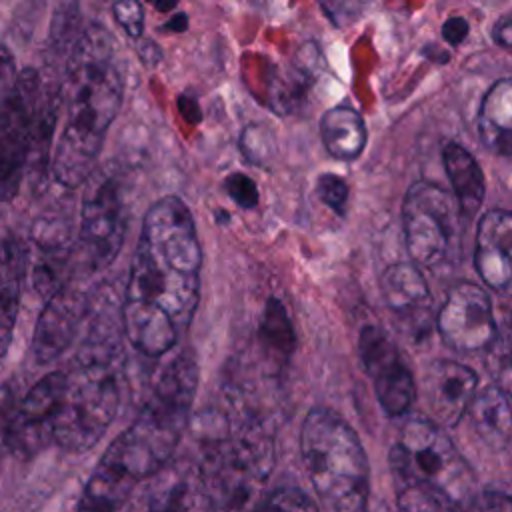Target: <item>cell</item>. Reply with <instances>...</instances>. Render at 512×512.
<instances>
[{"instance_id": "5bb4252c", "label": "cell", "mask_w": 512, "mask_h": 512, "mask_svg": "<svg viewBox=\"0 0 512 512\" xmlns=\"http://www.w3.org/2000/svg\"><path fill=\"white\" fill-rule=\"evenodd\" d=\"M32 284L48 298L54 294L72 272V226L70 214L66 210H52L42 214L32 226Z\"/></svg>"}, {"instance_id": "ba28073f", "label": "cell", "mask_w": 512, "mask_h": 512, "mask_svg": "<svg viewBox=\"0 0 512 512\" xmlns=\"http://www.w3.org/2000/svg\"><path fill=\"white\" fill-rule=\"evenodd\" d=\"M128 180L114 166L94 168L86 178L72 272L92 276L112 264L128 228ZM70 272V274H72Z\"/></svg>"}, {"instance_id": "e575fe53", "label": "cell", "mask_w": 512, "mask_h": 512, "mask_svg": "<svg viewBox=\"0 0 512 512\" xmlns=\"http://www.w3.org/2000/svg\"><path fill=\"white\" fill-rule=\"evenodd\" d=\"M140 56H142V60H144L146 64H156V60L160 58V50H158L156 44L148 42L146 46L140 48Z\"/></svg>"}, {"instance_id": "ffe728a7", "label": "cell", "mask_w": 512, "mask_h": 512, "mask_svg": "<svg viewBox=\"0 0 512 512\" xmlns=\"http://www.w3.org/2000/svg\"><path fill=\"white\" fill-rule=\"evenodd\" d=\"M470 420L476 434L490 446L502 448L512 438V396L498 384L476 392L470 408Z\"/></svg>"}, {"instance_id": "7a4b0ae2", "label": "cell", "mask_w": 512, "mask_h": 512, "mask_svg": "<svg viewBox=\"0 0 512 512\" xmlns=\"http://www.w3.org/2000/svg\"><path fill=\"white\" fill-rule=\"evenodd\" d=\"M196 386V358L190 350H182L162 366L134 422L102 454L78 508H120L140 480L164 470L186 430Z\"/></svg>"}, {"instance_id": "e0dca14e", "label": "cell", "mask_w": 512, "mask_h": 512, "mask_svg": "<svg viewBox=\"0 0 512 512\" xmlns=\"http://www.w3.org/2000/svg\"><path fill=\"white\" fill-rule=\"evenodd\" d=\"M474 264L490 288L512 286V212L490 210L480 218Z\"/></svg>"}, {"instance_id": "44dd1931", "label": "cell", "mask_w": 512, "mask_h": 512, "mask_svg": "<svg viewBox=\"0 0 512 512\" xmlns=\"http://www.w3.org/2000/svg\"><path fill=\"white\" fill-rule=\"evenodd\" d=\"M324 148L336 160H356L366 144V126L362 116L350 106H334L320 120Z\"/></svg>"}, {"instance_id": "484cf974", "label": "cell", "mask_w": 512, "mask_h": 512, "mask_svg": "<svg viewBox=\"0 0 512 512\" xmlns=\"http://www.w3.org/2000/svg\"><path fill=\"white\" fill-rule=\"evenodd\" d=\"M318 198L338 214H344L348 202V184L336 174H322L316 180Z\"/></svg>"}, {"instance_id": "7c38bea8", "label": "cell", "mask_w": 512, "mask_h": 512, "mask_svg": "<svg viewBox=\"0 0 512 512\" xmlns=\"http://www.w3.org/2000/svg\"><path fill=\"white\" fill-rule=\"evenodd\" d=\"M84 278L88 276L72 272L68 280L46 298L32 338V354L38 364H48L66 352L86 320L92 294Z\"/></svg>"}, {"instance_id": "30bf717a", "label": "cell", "mask_w": 512, "mask_h": 512, "mask_svg": "<svg viewBox=\"0 0 512 512\" xmlns=\"http://www.w3.org/2000/svg\"><path fill=\"white\" fill-rule=\"evenodd\" d=\"M458 200L438 184L414 182L402 204V224L408 254L416 264L442 262L456 240Z\"/></svg>"}, {"instance_id": "d6986e66", "label": "cell", "mask_w": 512, "mask_h": 512, "mask_svg": "<svg viewBox=\"0 0 512 512\" xmlns=\"http://www.w3.org/2000/svg\"><path fill=\"white\" fill-rule=\"evenodd\" d=\"M478 132L490 152L512 160V78L498 80L486 92L480 104Z\"/></svg>"}, {"instance_id": "2e32d148", "label": "cell", "mask_w": 512, "mask_h": 512, "mask_svg": "<svg viewBox=\"0 0 512 512\" xmlns=\"http://www.w3.org/2000/svg\"><path fill=\"white\" fill-rule=\"evenodd\" d=\"M478 390L472 368L454 360H434L424 372V394L428 408L442 428H452L468 412Z\"/></svg>"}, {"instance_id": "8fae6325", "label": "cell", "mask_w": 512, "mask_h": 512, "mask_svg": "<svg viewBox=\"0 0 512 512\" xmlns=\"http://www.w3.org/2000/svg\"><path fill=\"white\" fill-rule=\"evenodd\" d=\"M436 328L446 346L456 352H480L496 342L492 302L484 288L464 282L452 288L438 310Z\"/></svg>"}, {"instance_id": "9c48e42d", "label": "cell", "mask_w": 512, "mask_h": 512, "mask_svg": "<svg viewBox=\"0 0 512 512\" xmlns=\"http://www.w3.org/2000/svg\"><path fill=\"white\" fill-rule=\"evenodd\" d=\"M64 384L66 370L46 372L28 388L18 378L0 384V456L30 458L52 442Z\"/></svg>"}, {"instance_id": "836d02e7", "label": "cell", "mask_w": 512, "mask_h": 512, "mask_svg": "<svg viewBox=\"0 0 512 512\" xmlns=\"http://www.w3.org/2000/svg\"><path fill=\"white\" fill-rule=\"evenodd\" d=\"M492 36H494V42H496L498 46H502L504 50L512 52V12L506 14V16H502V18L496 22Z\"/></svg>"}, {"instance_id": "5b68a950", "label": "cell", "mask_w": 512, "mask_h": 512, "mask_svg": "<svg viewBox=\"0 0 512 512\" xmlns=\"http://www.w3.org/2000/svg\"><path fill=\"white\" fill-rule=\"evenodd\" d=\"M122 340L84 338L54 418L52 442L68 452L92 448L120 408Z\"/></svg>"}, {"instance_id": "74e56055", "label": "cell", "mask_w": 512, "mask_h": 512, "mask_svg": "<svg viewBox=\"0 0 512 512\" xmlns=\"http://www.w3.org/2000/svg\"><path fill=\"white\" fill-rule=\"evenodd\" d=\"M508 338H506V344H508V348H512V316H510V320H508V334H506Z\"/></svg>"}, {"instance_id": "d590c367", "label": "cell", "mask_w": 512, "mask_h": 512, "mask_svg": "<svg viewBox=\"0 0 512 512\" xmlns=\"http://www.w3.org/2000/svg\"><path fill=\"white\" fill-rule=\"evenodd\" d=\"M186 22H188L186 14H184V12H178L174 18H170V20H168V30L182 32V30H186Z\"/></svg>"}, {"instance_id": "8d00e7d4", "label": "cell", "mask_w": 512, "mask_h": 512, "mask_svg": "<svg viewBox=\"0 0 512 512\" xmlns=\"http://www.w3.org/2000/svg\"><path fill=\"white\" fill-rule=\"evenodd\" d=\"M154 4H156V8L160 12H168V10H172L178 4V0H154Z\"/></svg>"}, {"instance_id": "f1b7e54d", "label": "cell", "mask_w": 512, "mask_h": 512, "mask_svg": "<svg viewBox=\"0 0 512 512\" xmlns=\"http://www.w3.org/2000/svg\"><path fill=\"white\" fill-rule=\"evenodd\" d=\"M224 184H226V190H228L230 198L238 206H242V208L256 206L258 190H256V184L248 176H244V174H230Z\"/></svg>"}, {"instance_id": "277c9868", "label": "cell", "mask_w": 512, "mask_h": 512, "mask_svg": "<svg viewBox=\"0 0 512 512\" xmlns=\"http://www.w3.org/2000/svg\"><path fill=\"white\" fill-rule=\"evenodd\" d=\"M390 470L402 510H454L474 498V474L438 422L408 420L390 450Z\"/></svg>"}, {"instance_id": "f35d334b", "label": "cell", "mask_w": 512, "mask_h": 512, "mask_svg": "<svg viewBox=\"0 0 512 512\" xmlns=\"http://www.w3.org/2000/svg\"><path fill=\"white\" fill-rule=\"evenodd\" d=\"M150 2H154V0H150Z\"/></svg>"}, {"instance_id": "3957f363", "label": "cell", "mask_w": 512, "mask_h": 512, "mask_svg": "<svg viewBox=\"0 0 512 512\" xmlns=\"http://www.w3.org/2000/svg\"><path fill=\"white\" fill-rule=\"evenodd\" d=\"M114 36L100 24L80 32L66 58L62 100L64 126L52 152V176L74 190L96 168L104 136L114 122L122 96L124 74Z\"/></svg>"}, {"instance_id": "d4e9b609", "label": "cell", "mask_w": 512, "mask_h": 512, "mask_svg": "<svg viewBox=\"0 0 512 512\" xmlns=\"http://www.w3.org/2000/svg\"><path fill=\"white\" fill-rule=\"evenodd\" d=\"M76 24H78V4L76 0H62L58 10H56V16H54V26H52V42L62 48L70 42V38L78 40V36H74V30H76Z\"/></svg>"}, {"instance_id": "83f0119b", "label": "cell", "mask_w": 512, "mask_h": 512, "mask_svg": "<svg viewBox=\"0 0 512 512\" xmlns=\"http://www.w3.org/2000/svg\"><path fill=\"white\" fill-rule=\"evenodd\" d=\"M262 508H288V510H316L318 506L298 488H280L272 492L262 504Z\"/></svg>"}, {"instance_id": "4dcf8cb0", "label": "cell", "mask_w": 512, "mask_h": 512, "mask_svg": "<svg viewBox=\"0 0 512 512\" xmlns=\"http://www.w3.org/2000/svg\"><path fill=\"white\" fill-rule=\"evenodd\" d=\"M470 508H478V510H512V496L502 494V492H494V490H486L478 496L472 498Z\"/></svg>"}, {"instance_id": "7402d4cb", "label": "cell", "mask_w": 512, "mask_h": 512, "mask_svg": "<svg viewBox=\"0 0 512 512\" xmlns=\"http://www.w3.org/2000/svg\"><path fill=\"white\" fill-rule=\"evenodd\" d=\"M442 158L460 212L474 216L484 200V176L480 166L474 156L456 142H448L444 146Z\"/></svg>"}, {"instance_id": "9a60e30c", "label": "cell", "mask_w": 512, "mask_h": 512, "mask_svg": "<svg viewBox=\"0 0 512 512\" xmlns=\"http://www.w3.org/2000/svg\"><path fill=\"white\" fill-rule=\"evenodd\" d=\"M382 296L396 324L412 338H422L432 328V294L412 262H396L382 274Z\"/></svg>"}, {"instance_id": "52a82bcc", "label": "cell", "mask_w": 512, "mask_h": 512, "mask_svg": "<svg viewBox=\"0 0 512 512\" xmlns=\"http://www.w3.org/2000/svg\"><path fill=\"white\" fill-rule=\"evenodd\" d=\"M300 452L322 508L334 512L366 508L368 460L354 428L340 414L314 406L302 424Z\"/></svg>"}, {"instance_id": "f546056e", "label": "cell", "mask_w": 512, "mask_h": 512, "mask_svg": "<svg viewBox=\"0 0 512 512\" xmlns=\"http://www.w3.org/2000/svg\"><path fill=\"white\" fill-rule=\"evenodd\" d=\"M16 78H18V70H16L14 56L6 46L0 44V104L10 94Z\"/></svg>"}, {"instance_id": "cb8c5ba5", "label": "cell", "mask_w": 512, "mask_h": 512, "mask_svg": "<svg viewBox=\"0 0 512 512\" xmlns=\"http://www.w3.org/2000/svg\"><path fill=\"white\" fill-rule=\"evenodd\" d=\"M372 0H320L324 16L338 28L358 22L370 8Z\"/></svg>"}, {"instance_id": "1f68e13d", "label": "cell", "mask_w": 512, "mask_h": 512, "mask_svg": "<svg viewBox=\"0 0 512 512\" xmlns=\"http://www.w3.org/2000/svg\"><path fill=\"white\" fill-rule=\"evenodd\" d=\"M492 372H494L496 384H498L508 396H512V348L504 350V352L496 358V364H494Z\"/></svg>"}, {"instance_id": "ac0fdd59", "label": "cell", "mask_w": 512, "mask_h": 512, "mask_svg": "<svg viewBox=\"0 0 512 512\" xmlns=\"http://www.w3.org/2000/svg\"><path fill=\"white\" fill-rule=\"evenodd\" d=\"M26 250L14 238L0 240V358L6 354L20 308Z\"/></svg>"}, {"instance_id": "4316f807", "label": "cell", "mask_w": 512, "mask_h": 512, "mask_svg": "<svg viewBox=\"0 0 512 512\" xmlns=\"http://www.w3.org/2000/svg\"><path fill=\"white\" fill-rule=\"evenodd\" d=\"M114 18L126 30L130 38H140L144 30V8L138 0H116L114 2Z\"/></svg>"}, {"instance_id": "d6a6232c", "label": "cell", "mask_w": 512, "mask_h": 512, "mask_svg": "<svg viewBox=\"0 0 512 512\" xmlns=\"http://www.w3.org/2000/svg\"><path fill=\"white\" fill-rule=\"evenodd\" d=\"M466 34H468V22L460 16L448 18L442 26V38L454 46L460 44L466 38Z\"/></svg>"}, {"instance_id": "8992f818", "label": "cell", "mask_w": 512, "mask_h": 512, "mask_svg": "<svg viewBox=\"0 0 512 512\" xmlns=\"http://www.w3.org/2000/svg\"><path fill=\"white\" fill-rule=\"evenodd\" d=\"M62 84L36 68L18 72L0 104V200L16 198L30 170L48 160Z\"/></svg>"}, {"instance_id": "4fadbf2b", "label": "cell", "mask_w": 512, "mask_h": 512, "mask_svg": "<svg viewBox=\"0 0 512 512\" xmlns=\"http://www.w3.org/2000/svg\"><path fill=\"white\" fill-rule=\"evenodd\" d=\"M358 348L364 368L374 382L380 406L388 416L406 414L412 406L416 386L396 344L378 326H366L360 332Z\"/></svg>"}, {"instance_id": "603a6c76", "label": "cell", "mask_w": 512, "mask_h": 512, "mask_svg": "<svg viewBox=\"0 0 512 512\" xmlns=\"http://www.w3.org/2000/svg\"><path fill=\"white\" fill-rule=\"evenodd\" d=\"M258 336H260L264 350L274 360L282 362V360L290 358V354L294 350V330L286 316L284 306L274 298H270L264 308Z\"/></svg>"}, {"instance_id": "6da1fadb", "label": "cell", "mask_w": 512, "mask_h": 512, "mask_svg": "<svg viewBox=\"0 0 512 512\" xmlns=\"http://www.w3.org/2000/svg\"><path fill=\"white\" fill-rule=\"evenodd\" d=\"M202 250L194 216L178 196H162L142 218L122 298V328L146 356L170 352L188 330L200 296Z\"/></svg>"}]
</instances>
